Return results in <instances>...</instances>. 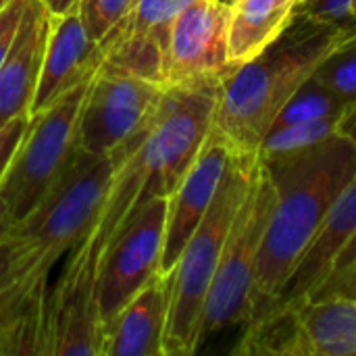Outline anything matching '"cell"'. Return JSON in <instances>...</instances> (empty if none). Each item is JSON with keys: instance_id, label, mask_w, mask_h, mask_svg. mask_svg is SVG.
<instances>
[{"instance_id": "obj_24", "label": "cell", "mask_w": 356, "mask_h": 356, "mask_svg": "<svg viewBox=\"0 0 356 356\" xmlns=\"http://www.w3.org/2000/svg\"><path fill=\"white\" fill-rule=\"evenodd\" d=\"M315 77L348 108L356 104V31L340 42L319 65Z\"/></svg>"}, {"instance_id": "obj_13", "label": "cell", "mask_w": 356, "mask_h": 356, "mask_svg": "<svg viewBox=\"0 0 356 356\" xmlns=\"http://www.w3.org/2000/svg\"><path fill=\"white\" fill-rule=\"evenodd\" d=\"M232 152L223 140L211 129L196 161L186 171L175 190L167 196L165 244L161 257V273H169L177 263L186 242L207 215L219 184L232 163Z\"/></svg>"}, {"instance_id": "obj_9", "label": "cell", "mask_w": 356, "mask_h": 356, "mask_svg": "<svg viewBox=\"0 0 356 356\" xmlns=\"http://www.w3.org/2000/svg\"><path fill=\"white\" fill-rule=\"evenodd\" d=\"M163 92L165 86L152 79L102 63L81 106L77 150L102 156L140 136L148 127Z\"/></svg>"}, {"instance_id": "obj_26", "label": "cell", "mask_w": 356, "mask_h": 356, "mask_svg": "<svg viewBox=\"0 0 356 356\" xmlns=\"http://www.w3.org/2000/svg\"><path fill=\"white\" fill-rule=\"evenodd\" d=\"M298 13L319 21H348L356 17V0H300Z\"/></svg>"}, {"instance_id": "obj_36", "label": "cell", "mask_w": 356, "mask_h": 356, "mask_svg": "<svg viewBox=\"0 0 356 356\" xmlns=\"http://www.w3.org/2000/svg\"><path fill=\"white\" fill-rule=\"evenodd\" d=\"M288 2H290V4H294V6H296V4H298V2H300V0H288Z\"/></svg>"}, {"instance_id": "obj_16", "label": "cell", "mask_w": 356, "mask_h": 356, "mask_svg": "<svg viewBox=\"0 0 356 356\" xmlns=\"http://www.w3.org/2000/svg\"><path fill=\"white\" fill-rule=\"evenodd\" d=\"M48 31L50 13L42 0H27L15 42L0 67V127L19 115H29Z\"/></svg>"}, {"instance_id": "obj_33", "label": "cell", "mask_w": 356, "mask_h": 356, "mask_svg": "<svg viewBox=\"0 0 356 356\" xmlns=\"http://www.w3.org/2000/svg\"><path fill=\"white\" fill-rule=\"evenodd\" d=\"M50 15H65L79 8V0H42Z\"/></svg>"}, {"instance_id": "obj_22", "label": "cell", "mask_w": 356, "mask_h": 356, "mask_svg": "<svg viewBox=\"0 0 356 356\" xmlns=\"http://www.w3.org/2000/svg\"><path fill=\"white\" fill-rule=\"evenodd\" d=\"M344 113H346V106L313 75L284 104V108L277 113L269 129H277V127H286L294 123L319 121V119H342Z\"/></svg>"}, {"instance_id": "obj_18", "label": "cell", "mask_w": 356, "mask_h": 356, "mask_svg": "<svg viewBox=\"0 0 356 356\" xmlns=\"http://www.w3.org/2000/svg\"><path fill=\"white\" fill-rule=\"evenodd\" d=\"M48 292L35 290L19 280L0 286V356L48 355Z\"/></svg>"}, {"instance_id": "obj_11", "label": "cell", "mask_w": 356, "mask_h": 356, "mask_svg": "<svg viewBox=\"0 0 356 356\" xmlns=\"http://www.w3.org/2000/svg\"><path fill=\"white\" fill-rule=\"evenodd\" d=\"M232 6L219 0H192L177 17L163 69V86L223 77L229 63Z\"/></svg>"}, {"instance_id": "obj_25", "label": "cell", "mask_w": 356, "mask_h": 356, "mask_svg": "<svg viewBox=\"0 0 356 356\" xmlns=\"http://www.w3.org/2000/svg\"><path fill=\"white\" fill-rule=\"evenodd\" d=\"M136 0H79V17L94 40H102L127 13Z\"/></svg>"}, {"instance_id": "obj_15", "label": "cell", "mask_w": 356, "mask_h": 356, "mask_svg": "<svg viewBox=\"0 0 356 356\" xmlns=\"http://www.w3.org/2000/svg\"><path fill=\"white\" fill-rule=\"evenodd\" d=\"M356 234V175L340 192L332 209L327 211L319 232L313 242L292 269L282 292L275 296L269 309L275 307H296L311 300L317 290L325 284L332 267L344 246ZM267 309V311H269ZM265 311V313H267Z\"/></svg>"}, {"instance_id": "obj_35", "label": "cell", "mask_w": 356, "mask_h": 356, "mask_svg": "<svg viewBox=\"0 0 356 356\" xmlns=\"http://www.w3.org/2000/svg\"><path fill=\"white\" fill-rule=\"evenodd\" d=\"M8 2H10V0H0V13L6 8V4H8Z\"/></svg>"}, {"instance_id": "obj_27", "label": "cell", "mask_w": 356, "mask_h": 356, "mask_svg": "<svg viewBox=\"0 0 356 356\" xmlns=\"http://www.w3.org/2000/svg\"><path fill=\"white\" fill-rule=\"evenodd\" d=\"M27 121H29V115H19L15 119H10L4 127H0V181L15 156V150L25 134V127H27Z\"/></svg>"}, {"instance_id": "obj_1", "label": "cell", "mask_w": 356, "mask_h": 356, "mask_svg": "<svg viewBox=\"0 0 356 356\" xmlns=\"http://www.w3.org/2000/svg\"><path fill=\"white\" fill-rule=\"evenodd\" d=\"M355 31L356 17L338 23L294 10L275 40L223 75L211 129L234 156H257L284 104L315 75L325 56Z\"/></svg>"}, {"instance_id": "obj_20", "label": "cell", "mask_w": 356, "mask_h": 356, "mask_svg": "<svg viewBox=\"0 0 356 356\" xmlns=\"http://www.w3.org/2000/svg\"><path fill=\"white\" fill-rule=\"evenodd\" d=\"M294 8L288 0H236L229 15V63L257 56L290 23Z\"/></svg>"}, {"instance_id": "obj_32", "label": "cell", "mask_w": 356, "mask_h": 356, "mask_svg": "<svg viewBox=\"0 0 356 356\" xmlns=\"http://www.w3.org/2000/svg\"><path fill=\"white\" fill-rule=\"evenodd\" d=\"M338 131H340L342 136H346V138L356 146V104L353 108H348V111L344 113V117H342L340 123H338Z\"/></svg>"}, {"instance_id": "obj_7", "label": "cell", "mask_w": 356, "mask_h": 356, "mask_svg": "<svg viewBox=\"0 0 356 356\" xmlns=\"http://www.w3.org/2000/svg\"><path fill=\"white\" fill-rule=\"evenodd\" d=\"M273 204L275 190L267 169L259 161L250 188L232 223L215 280L207 296L200 321V344L213 334L234 325H246L250 317L257 261L273 213Z\"/></svg>"}, {"instance_id": "obj_17", "label": "cell", "mask_w": 356, "mask_h": 356, "mask_svg": "<svg viewBox=\"0 0 356 356\" xmlns=\"http://www.w3.org/2000/svg\"><path fill=\"white\" fill-rule=\"evenodd\" d=\"M169 273L154 275L104 325L102 356H163L169 317Z\"/></svg>"}, {"instance_id": "obj_29", "label": "cell", "mask_w": 356, "mask_h": 356, "mask_svg": "<svg viewBox=\"0 0 356 356\" xmlns=\"http://www.w3.org/2000/svg\"><path fill=\"white\" fill-rule=\"evenodd\" d=\"M332 296H342V298H350L356 300V263L340 277L323 284L319 288V292L311 298V300H319V298H332Z\"/></svg>"}, {"instance_id": "obj_5", "label": "cell", "mask_w": 356, "mask_h": 356, "mask_svg": "<svg viewBox=\"0 0 356 356\" xmlns=\"http://www.w3.org/2000/svg\"><path fill=\"white\" fill-rule=\"evenodd\" d=\"M138 138L102 156L77 150L50 192L15 223L8 238L21 242L35 257L40 271L50 275L54 265L94 229L115 169Z\"/></svg>"}, {"instance_id": "obj_23", "label": "cell", "mask_w": 356, "mask_h": 356, "mask_svg": "<svg viewBox=\"0 0 356 356\" xmlns=\"http://www.w3.org/2000/svg\"><path fill=\"white\" fill-rule=\"evenodd\" d=\"M340 119H319L269 129L259 146V161H273L313 148L338 131Z\"/></svg>"}, {"instance_id": "obj_28", "label": "cell", "mask_w": 356, "mask_h": 356, "mask_svg": "<svg viewBox=\"0 0 356 356\" xmlns=\"http://www.w3.org/2000/svg\"><path fill=\"white\" fill-rule=\"evenodd\" d=\"M25 4H27V0H10L6 4V8L0 13V67H2V63H4V58H6L13 42H15Z\"/></svg>"}, {"instance_id": "obj_21", "label": "cell", "mask_w": 356, "mask_h": 356, "mask_svg": "<svg viewBox=\"0 0 356 356\" xmlns=\"http://www.w3.org/2000/svg\"><path fill=\"white\" fill-rule=\"evenodd\" d=\"M232 353L246 356H309L298 309L275 307L248 321Z\"/></svg>"}, {"instance_id": "obj_3", "label": "cell", "mask_w": 356, "mask_h": 356, "mask_svg": "<svg viewBox=\"0 0 356 356\" xmlns=\"http://www.w3.org/2000/svg\"><path fill=\"white\" fill-rule=\"evenodd\" d=\"M221 79L165 86L148 127L115 169L94 225L102 248L142 204L156 196H169L192 167L211 131Z\"/></svg>"}, {"instance_id": "obj_34", "label": "cell", "mask_w": 356, "mask_h": 356, "mask_svg": "<svg viewBox=\"0 0 356 356\" xmlns=\"http://www.w3.org/2000/svg\"><path fill=\"white\" fill-rule=\"evenodd\" d=\"M13 227H15V221H13V217L8 215L6 207H4L2 200H0V244H2L4 240H8Z\"/></svg>"}, {"instance_id": "obj_30", "label": "cell", "mask_w": 356, "mask_h": 356, "mask_svg": "<svg viewBox=\"0 0 356 356\" xmlns=\"http://www.w3.org/2000/svg\"><path fill=\"white\" fill-rule=\"evenodd\" d=\"M15 257H17V242L8 238L0 244V286H4L10 280L15 269Z\"/></svg>"}, {"instance_id": "obj_10", "label": "cell", "mask_w": 356, "mask_h": 356, "mask_svg": "<svg viewBox=\"0 0 356 356\" xmlns=\"http://www.w3.org/2000/svg\"><path fill=\"white\" fill-rule=\"evenodd\" d=\"M165 223L167 196H156L142 204L102 248L98 300L104 325L138 290L161 273Z\"/></svg>"}, {"instance_id": "obj_4", "label": "cell", "mask_w": 356, "mask_h": 356, "mask_svg": "<svg viewBox=\"0 0 356 356\" xmlns=\"http://www.w3.org/2000/svg\"><path fill=\"white\" fill-rule=\"evenodd\" d=\"M259 156H232L219 190L169 271L171 296L163 356H190L200 346V321L236 213L250 188Z\"/></svg>"}, {"instance_id": "obj_8", "label": "cell", "mask_w": 356, "mask_h": 356, "mask_svg": "<svg viewBox=\"0 0 356 356\" xmlns=\"http://www.w3.org/2000/svg\"><path fill=\"white\" fill-rule=\"evenodd\" d=\"M102 242L92 229L69 254L48 290V355L102 356L104 321L98 300Z\"/></svg>"}, {"instance_id": "obj_2", "label": "cell", "mask_w": 356, "mask_h": 356, "mask_svg": "<svg viewBox=\"0 0 356 356\" xmlns=\"http://www.w3.org/2000/svg\"><path fill=\"white\" fill-rule=\"evenodd\" d=\"M261 163L273 184L275 204L257 261L248 321L271 307L327 211L356 175V146L336 131L313 148Z\"/></svg>"}, {"instance_id": "obj_6", "label": "cell", "mask_w": 356, "mask_h": 356, "mask_svg": "<svg viewBox=\"0 0 356 356\" xmlns=\"http://www.w3.org/2000/svg\"><path fill=\"white\" fill-rule=\"evenodd\" d=\"M92 77L29 115L25 134L0 181V200L15 223L50 192L71 165L77 152L79 115Z\"/></svg>"}, {"instance_id": "obj_12", "label": "cell", "mask_w": 356, "mask_h": 356, "mask_svg": "<svg viewBox=\"0 0 356 356\" xmlns=\"http://www.w3.org/2000/svg\"><path fill=\"white\" fill-rule=\"evenodd\" d=\"M192 0H136L134 8L102 40L104 65L163 86L171 29Z\"/></svg>"}, {"instance_id": "obj_14", "label": "cell", "mask_w": 356, "mask_h": 356, "mask_svg": "<svg viewBox=\"0 0 356 356\" xmlns=\"http://www.w3.org/2000/svg\"><path fill=\"white\" fill-rule=\"evenodd\" d=\"M102 60L104 50L88 33L79 8L65 15H50V31L29 115L46 108L73 86L92 77Z\"/></svg>"}, {"instance_id": "obj_31", "label": "cell", "mask_w": 356, "mask_h": 356, "mask_svg": "<svg viewBox=\"0 0 356 356\" xmlns=\"http://www.w3.org/2000/svg\"><path fill=\"white\" fill-rule=\"evenodd\" d=\"M355 263H356V234H355V238L344 246V250L338 254V259H336V263H334V267H332V273H330V277L325 280V284H327V282H332V280H336V277H340L342 273H346ZM317 292H319V290H317Z\"/></svg>"}, {"instance_id": "obj_19", "label": "cell", "mask_w": 356, "mask_h": 356, "mask_svg": "<svg viewBox=\"0 0 356 356\" xmlns=\"http://www.w3.org/2000/svg\"><path fill=\"white\" fill-rule=\"evenodd\" d=\"M296 309L309 356H356V300L332 296Z\"/></svg>"}]
</instances>
